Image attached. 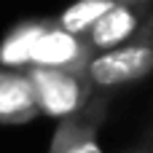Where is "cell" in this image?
I'll list each match as a JSON object with an SVG mask.
<instances>
[{"instance_id":"9","label":"cell","mask_w":153,"mask_h":153,"mask_svg":"<svg viewBox=\"0 0 153 153\" xmlns=\"http://www.w3.org/2000/svg\"><path fill=\"white\" fill-rule=\"evenodd\" d=\"M151 137H153V132H151Z\"/></svg>"},{"instance_id":"4","label":"cell","mask_w":153,"mask_h":153,"mask_svg":"<svg viewBox=\"0 0 153 153\" xmlns=\"http://www.w3.org/2000/svg\"><path fill=\"white\" fill-rule=\"evenodd\" d=\"M105 118H108V97L91 94V100L81 110L59 118L48 153H102L100 129Z\"/></svg>"},{"instance_id":"3","label":"cell","mask_w":153,"mask_h":153,"mask_svg":"<svg viewBox=\"0 0 153 153\" xmlns=\"http://www.w3.org/2000/svg\"><path fill=\"white\" fill-rule=\"evenodd\" d=\"M35 94L38 113L65 118L81 110L91 100V86L86 83L81 70H59V67H27L24 70Z\"/></svg>"},{"instance_id":"7","label":"cell","mask_w":153,"mask_h":153,"mask_svg":"<svg viewBox=\"0 0 153 153\" xmlns=\"http://www.w3.org/2000/svg\"><path fill=\"white\" fill-rule=\"evenodd\" d=\"M121 3H153V0H73L59 16H54L56 27H62L70 35L83 38V32L100 19L105 16L110 8L121 5Z\"/></svg>"},{"instance_id":"1","label":"cell","mask_w":153,"mask_h":153,"mask_svg":"<svg viewBox=\"0 0 153 153\" xmlns=\"http://www.w3.org/2000/svg\"><path fill=\"white\" fill-rule=\"evenodd\" d=\"M91 48L83 38L65 32L54 19H30L16 24L0 43V65L11 70L27 67H59L83 70Z\"/></svg>"},{"instance_id":"6","label":"cell","mask_w":153,"mask_h":153,"mask_svg":"<svg viewBox=\"0 0 153 153\" xmlns=\"http://www.w3.org/2000/svg\"><path fill=\"white\" fill-rule=\"evenodd\" d=\"M35 116L40 113L27 73L0 67V124H27Z\"/></svg>"},{"instance_id":"8","label":"cell","mask_w":153,"mask_h":153,"mask_svg":"<svg viewBox=\"0 0 153 153\" xmlns=\"http://www.w3.org/2000/svg\"><path fill=\"white\" fill-rule=\"evenodd\" d=\"M124 153H153V137H148L145 143H140L137 148H132V151H124Z\"/></svg>"},{"instance_id":"2","label":"cell","mask_w":153,"mask_h":153,"mask_svg":"<svg viewBox=\"0 0 153 153\" xmlns=\"http://www.w3.org/2000/svg\"><path fill=\"white\" fill-rule=\"evenodd\" d=\"M81 73L91 91L105 97L148 78L153 73V22H148L132 40L91 54Z\"/></svg>"},{"instance_id":"5","label":"cell","mask_w":153,"mask_h":153,"mask_svg":"<svg viewBox=\"0 0 153 153\" xmlns=\"http://www.w3.org/2000/svg\"><path fill=\"white\" fill-rule=\"evenodd\" d=\"M148 22H153V3H121L83 32V43L91 48V54L108 51L132 40Z\"/></svg>"}]
</instances>
